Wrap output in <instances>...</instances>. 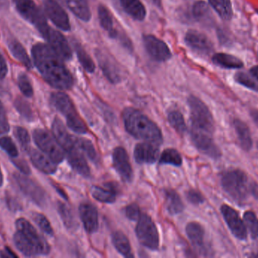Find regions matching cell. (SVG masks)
<instances>
[{
	"mask_svg": "<svg viewBox=\"0 0 258 258\" xmlns=\"http://www.w3.org/2000/svg\"><path fill=\"white\" fill-rule=\"evenodd\" d=\"M80 218L87 233H95L99 226L98 212L96 208L91 203H82L80 205Z\"/></svg>",
	"mask_w": 258,
	"mask_h": 258,
	"instance_id": "44dd1931",
	"label": "cell"
},
{
	"mask_svg": "<svg viewBox=\"0 0 258 258\" xmlns=\"http://www.w3.org/2000/svg\"><path fill=\"white\" fill-rule=\"evenodd\" d=\"M0 256L2 257H17L16 254H14L9 248H5V249L0 252Z\"/></svg>",
	"mask_w": 258,
	"mask_h": 258,
	"instance_id": "db71d44e",
	"label": "cell"
},
{
	"mask_svg": "<svg viewBox=\"0 0 258 258\" xmlns=\"http://www.w3.org/2000/svg\"><path fill=\"white\" fill-rule=\"evenodd\" d=\"M52 133L64 152H68L78 146L77 138L68 133L64 124L59 118H56L53 121Z\"/></svg>",
	"mask_w": 258,
	"mask_h": 258,
	"instance_id": "d6986e66",
	"label": "cell"
},
{
	"mask_svg": "<svg viewBox=\"0 0 258 258\" xmlns=\"http://www.w3.org/2000/svg\"><path fill=\"white\" fill-rule=\"evenodd\" d=\"M159 164L180 167L182 165V157L177 150L174 148H168L161 154Z\"/></svg>",
	"mask_w": 258,
	"mask_h": 258,
	"instance_id": "74e56055",
	"label": "cell"
},
{
	"mask_svg": "<svg viewBox=\"0 0 258 258\" xmlns=\"http://www.w3.org/2000/svg\"><path fill=\"white\" fill-rule=\"evenodd\" d=\"M212 62L217 66L225 69H241L244 64L241 59L227 53H217L212 57Z\"/></svg>",
	"mask_w": 258,
	"mask_h": 258,
	"instance_id": "d4e9b609",
	"label": "cell"
},
{
	"mask_svg": "<svg viewBox=\"0 0 258 258\" xmlns=\"http://www.w3.org/2000/svg\"><path fill=\"white\" fill-rule=\"evenodd\" d=\"M144 44L147 53L153 60L158 62H166L171 57V53L167 44L153 35L144 36Z\"/></svg>",
	"mask_w": 258,
	"mask_h": 258,
	"instance_id": "9a60e30c",
	"label": "cell"
},
{
	"mask_svg": "<svg viewBox=\"0 0 258 258\" xmlns=\"http://www.w3.org/2000/svg\"><path fill=\"white\" fill-rule=\"evenodd\" d=\"M18 12L24 19L33 24L41 34H43L49 26L45 16L33 0H13Z\"/></svg>",
	"mask_w": 258,
	"mask_h": 258,
	"instance_id": "9c48e42d",
	"label": "cell"
},
{
	"mask_svg": "<svg viewBox=\"0 0 258 258\" xmlns=\"http://www.w3.org/2000/svg\"><path fill=\"white\" fill-rule=\"evenodd\" d=\"M112 242L116 249L125 257H133L130 242L122 232L116 231L112 235Z\"/></svg>",
	"mask_w": 258,
	"mask_h": 258,
	"instance_id": "d6a6232c",
	"label": "cell"
},
{
	"mask_svg": "<svg viewBox=\"0 0 258 258\" xmlns=\"http://www.w3.org/2000/svg\"><path fill=\"white\" fill-rule=\"evenodd\" d=\"M35 65L44 80L60 90L71 89L74 78L63 62V59L46 44L37 43L32 48Z\"/></svg>",
	"mask_w": 258,
	"mask_h": 258,
	"instance_id": "6da1fadb",
	"label": "cell"
},
{
	"mask_svg": "<svg viewBox=\"0 0 258 258\" xmlns=\"http://www.w3.org/2000/svg\"><path fill=\"white\" fill-rule=\"evenodd\" d=\"M66 154L70 165L78 174H81L85 177L90 176V169H89V165L83 156V151L80 149L78 146L71 151H68Z\"/></svg>",
	"mask_w": 258,
	"mask_h": 258,
	"instance_id": "cb8c5ba5",
	"label": "cell"
},
{
	"mask_svg": "<svg viewBox=\"0 0 258 258\" xmlns=\"http://www.w3.org/2000/svg\"><path fill=\"white\" fill-rule=\"evenodd\" d=\"M233 126L236 130L240 146L245 151H250L252 147V139L248 126L239 119L234 120Z\"/></svg>",
	"mask_w": 258,
	"mask_h": 258,
	"instance_id": "4316f807",
	"label": "cell"
},
{
	"mask_svg": "<svg viewBox=\"0 0 258 258\" xmlns=\"http://www.w3.org/2000/svg\"><path fill=\"white\" fill-rule=\"evenodd\" d=\"M9 131V124L8 122L6 111L0 101V136L6 134Z\"/></svg>",
	"mask_w": 258,
	"mask_h": 258,
	"instance_id": "c3c4849f",
	"label": "cell"
},
{
	"mask_svg": "<svg viewBox=\"0 0 258 258\" xmlns=\"http://www.w3.org/2000/svg\"><path fill=\"white\" fill-rule=\"evenodd\" d=\"M3 174H2L1 169H0V187H1L2 185H3Z\"/></svg>",
	"mask_w": 258,
	"mask_h": 258,
	"instance_id": "680465c9",
	"label": "cell"
},
{
	"mask_svg": "<svg viewBox=\"0 0 258 258\" xmlns=\"http://www.w3.org/2000/svg\"><path fill=\"white\" fill-rule=\"evenodd\" d=\"M192 15L200 23L210 25L213 22V16L209 5L204 1H197L192 7Z\"/></svg>",
	"mask_w": 258,
	"mask_h": 258,
	"instance_id": "4dcf8cb0",
	"label": "cell"
},
{
	"mask_svg": "<svg viewBox=\"0 0 258 258\" xmlns=\"http://www.w3.org/2000/svg\"><path fill=\"white\" fill-rule=\"evenodd\" d=\"M190 136L194 145L203 154L214 159H219L221 157V150L215 144L212 138L213 135L196 131V130H190Z\"/></svg>",
	"mask_w": 258,
	"mask_h": 258,
	"instance_id": "8fae6325",
	"label": "cell"
},
{
	"mask_svg": "<svg viewBox=\"0 0 258 258\" xmlns=\"http://www.w3.org/2000/svg\"><path fill=\"white\" fill-rule=\"evenodd\" d=\"M74 45L76 53H77V57H78L82 66L84 68V69L87 72L93 73L95 70V65L89 55L86 53V50L82 46V45H80L78 42H76L74 44Z\"/></svg>",
	"mask_w": 258,
	"mask_h": 258,
	"instance_id": "8d00e7d4",
	"label": "cell"
},
{
	"mask_svg": "<svg viewBox=\"0 0 258 258\" xmlns=\"http://www.w3.org/2000/svg\"><path fill=\"white\" fill-rule=\"evenodd\" d=\"M52 106L66 118L67 124L73 131L79 134L87 133V127L76 110L72 100L64 92H57L51 94Z\"/></svg>",
	"mask_w": 258,
	"mask_h": 258,
	"instance_id": "5b68a950",
	"label": "cell"
},
{
	"mask_svg": "<svg viewBox=\"0 0 258 258\" xmlns=\"http://www.w3.org/2000/svg\"><path fill=\"white\" fill-rule=\"evenodd\" d=\"M32 218H33V220L35 221V223L37 224L38 227H39L44 233H46L48 236H53L54 231H53L52 227H51L49 221H48V219H47L43 215L39 213H33Z\"/></svg>",
	"mask_w": 258,
	"mask_h": 258,
	"instance_id": "7bdbcfd3",
	"label": "cell"
},
{
	"mask_svg": "<svg viewBox=\"0 0 258 258\" xmlns=\"http://www.w3.org/2000/svg\"><path fill=\"white\" fill-rule=\"evenodd\" d=\"M125 215L131 221H138L141 215L139 206L137 204H132L127 206L125 209Z\"/></svg>",
	"mask_w": 258,
	"mask_h": 258,
	"instance_id": "f907efd6",
	"label": "cell"
},
{
	"mask_svg": "<svg viewBox=\"0 0 258 258\" xmlns=\"http://www.w3.org/2000/svg\"><path fill=\"white\" fill-rule=\"evenodd\" d=\"M14 133L23 149L28 151L30 148V139L27 130L23 127H15Z\"/></svg>",
	"mask_w": 258,
	"mask_h": 258,
	"instance_id": "ee69618b",
	"label": "cell"
},
{
	"mask_svg": "<svg viewBox=\"0 0 258 258\" xmlns=\"http://www.w3.org/2000/svg\"><path fill=\"white\" fill-rule=\"evenodd\" d=\"M49 46L63 60L69 61L72 59V51L64 36L54 29L48 27L42 34Z\"/></svg>",
	"mask_w": 258,
	"mask_h": 258,
	"instance_id": "7c38bea8",
	"label": "cell"
},
{
	"mask_svg": "<svg viewBox=\"0 0 258 258\" xmlns=\"http://www.w3.org/2000/svg\"><path fill=\"white\" fill-rule=\"evenodd\" d=\"M244 221L252 237L258 239V219L255 214L252 212H245L244 215Z\"/></svg>",
	"mask_w": 258,
	"mask_h": 258,
	"instance_id": "b9f144b4",
	"label": "cell"
},
{
	"mask_svg": "<svg viewBox=\"0 0 258 258\" xmlns=\"http://www.w3.org/2000/svg\"><path fill=\"white\" fill-rule=\"evenodd\" d=\"M15 107H16L17 110L19 112V113L24 118L29 120L33 118V112L30 109V106H29L27 101H24L22 98H17L16 101H15Z\"/></svg>",
	"mask_w": 258,
	"mask_h": 258,
	"instance_id": "7dc6e473",
	"label": "cell"
},
{
	"mask_svg": "<svg viewBox=\"0 0 258 258\" xmlns=\"http://www.w3.org/2000/svg\"><path fill=\"white\" fill-rule=\"evenodd\" d=\"M221 184L226 193L236 202L242 204L251 194V183L248 176L240 170H233L224 173Z\"/></svg>",
	"mask_w": 258,
	"mask_h": 258,
	"instance_id": "277c9868",
	"label": "cell"
},
{
	"mask_svg": "<svg viewBox=\"0 0 258 258\" xmlns=\"http://www.w3.org/2000/svg\"><path fill=\"white\" fill-rule=\"evenodd\" d=\"M113 167L122 180L127 183L133 178V170L126 150L122 147L115 148L113 153Z\"/></svg>",
	"mask_w": 258,
	"mask_h": 258,
	"instance_id": "ac0fdd59",
	"label": "cell"
},
{
	"mask_svg": "<svg viewBox=\"0 0 258 258\" xmlns=\"http://www.w3.org/2000/svg\"><path fill=\"white\" fill-rule=\"evenodd\" d=\"M186 198L191 204H195V205L203 204L205 201L203 195L199 191L194 190V189L188 191L186 193Z\"/></svg>",
	"mask_w": 258,
	"mask_h": 258,
	"instance_id": "681fc988",
	"label": "cell"
},
{
	"mask_svg": "<svg viewBox=\"0 0 258 258\" xmlns=\"http://www.w3.org/2000/svg\"><path fill=\"white\" fill-rule=\"evenodd\" d=\"M77 145H78L80 149L85 153L88 156L89 159L94 162H98L99 159H98V153L94 147L93 144L91 141L88 139H80L77 138Z\"/></svg>",
	"mask_w": 258,
	"mask_h": 258,
	"instance_id": "60d3db41",
	"label": "cell"
},
{
	"mask_svg": "<svg viewBox=\"0 0 258 258\" xmlns=\"http://www.w3.org/2000/svg\"><path fill=\"white\" fill-rule=\"evenodd\" d=\"M18 84L21 92L25 96L31 97L33 95V87H32L31 83H30V79L24 73L18 76Z\"/></svg>",
	"mask_w": 258,
	"mask_h": 258,
	"instance_id": "f6af8a7d",
	"label": "cell"
},
{
	"mask_svg": "<svg viewBox=\"0 0 258 258\" xmlns=\"http://www.w3.org/2000/svg\"><path fill=\"white\" fill-rule=\"evenodd\" d=\"M234 80L236 83L251 90L258 92V84L257 82L254 80V77L252 75H249L245 72H237L234 76Z\"/></svg>",
	"mask_w": 258,
	"mask_h": 258,
	"instance_id": "ab89813d",
	"label": "cell"
},
{
	"mask_svg": "<svg viewBox=\"0 0 258 258\" xmlns=\"http://www.w3.org/2000/svg\"><path fill=\"white\" fill-rule=\"evenodd\" d=\"M15 225L17 230L14 235V242L22 254L28 257L49 254L50 246L48 242L30 222L24 218H20Z\"/></svg>",
	"mask_w": 258,
	"mask_h": 258,
	"instance_id": "7a4b0ae2",
	"label": "cell"
},
{
	"mask_svg": "<svg viewBox=\"0 0 258 258\" xmlns=\"http://www.w3.org/2000/svg\"><path fill=\"white\" fill-rule=\"evenodd\" d=\"M257 14H258V10H257Z\"/></svg>",
	"mask_w": 258,
	"mask_h": 258,
	"instance_id": "91938a15",
	"label": "cell"
},
{
	"mask_svg": "<svg viewBox=\"0 0 258 258\" xmlns=\"http://www.w3.org/2000/svg\"><path fill=\"white\" fill-rule=\"evenodd\" d=\"M209 2L222 19L225 21L231 20L233 11L230 0H209Z\"/></svg>",
	"mask_w": 258,
	"mask_h": 258,
	"instance_id": "836d02e7",
	"label": "cell"
},
{
	"mask_svg": "<svg viewBox=\"0 0 258 258\" xmlns=\"http://www.w3.org/2000/svg\"><path fill=\"white\" fill-rule=\"evenodd\" d=\"M135 231L138 240L146 248L150 250L159 248V233L156 224L148 215H141L138 220Z\"/></svg>",
	"mask_w": 258,
	"mask_h": 258,
	"instance_id": "ba28073f",
	"label": "cell"
},
{
	"mask_svg": "<svg viewBox=\"0 0 258 258\" xmlns=\"http://www.w3.org/2000/svg\"><path fill=\"white\" fill-rule=\"evenodd\" d=\"M15 180L21 190L36 204L42 207L46 204L45 191L34 181L19 174H15Z\"/></svg>",
	"mask_w": 258,
	"mask_h": 258,
	"instance_id": "4fadbf2b",
	"label": "cell"
},
{
	"mask_svg": "<svg viewBox=\"0 0 258 258\" xmlns=\"http://www.w3.org/2000/svg\"><path fill=\"white\" fill-rule=\"evenodd\" d=\"M221 212L232 233L237 239L245 240L248 236L246 226L237 212L227 204L221 206Z\"/></svg>",
	"mask_w": 258,
	"mask_h": 258,
	"instance_id": "5bb4252c",
	"label": "cell"
},
{
	"mask_svg": "<svg viewBox=\"0 0 258 258\" xmlns=\"http://www.w3.org/2000/svg\"><path fill=\"white\" fill-rule=\"evenodd\" d=\"M168 121L171 127L179 133L184 134L186 131V125L185 124L184 118L183 115L178 111H171L168 115Z\"/></svg>",
	"mask_w": 258,
	"mask_h": 258,
	"instance_id": "f35d334b",
	"label": "cell"
},
{
	"mask_svg": "<svg viewBox=\"0 0 258 258\" xmlns=\"http://www.w3.org/2000/svg\"><path fill=\"white\" fill-rule=\"evenodd\" d=\"M13 163L15 164V165L19 168L20 171H21V172L24 173V174H28L29 173H30V168H29L28 165H27V163L24 162V161L13 160Z\"/></svg>",
	"mask_w": 258,
	"mask_h": 258,
	"instance_id": "f5cc1de1",
	"label": "cell"
},
{
	"mask_svg": "<svg viewBox=\"0 0 258 258\" xmlns=\"http://www.w3.org/2000/svg\"><path fill=\"white\" fill-rule=\"evenodd\" d=\"M59 215H60L62 221L65 227L70 230H74L78 227L77 220L73 213L72 210L64 203L59 202L57 204Z\"/></svg>",
	"mask_w": 258,
	"mask_h": 258,
	"instance_id": "d590c367",
	"label": "cell"
},
{
	"mask_svg": "<svg viewBox=\"0 0 258 258\" xmlns=\"http://www.w3.org/2000/svg\"><path fill=\"white\" fill-rule=\"evenodd\" d=\"M0 147L6 151L11 157L16 158L18 156L16 145L14 143L11 138L8 136L0 138Z\"/></svg>",
	"mask_w": 258,
	"mask_h": 258,
	"instance_id": "bcb514c9",
	"label": "cell"
},
{
	"mask_svg": "<svg viewBox=\"0 0 258 258\" xmlns=\"http://www.w3.org/2000/svg\"><path fill=\"white\" fill-rule=\"evenodd\" d=\"M250 73L254 77V78H255L258 81V65L252 67L250 70Z\"/></svg>",
	"mask_w": 258,
	"mask_h": 258,
	"instance_id": "6f0895ef",
	"label": "cell"
},
{
	"mask_svg": "<svg viewBox=\"0 0 258 258\" xmlns=\"http://www.w3.org/2000/svg\"><path fill=\"white\" fill-rule=\"evenodd\" d=\"M186 233L195 249L203 255H207V248L205 243V230L199 223L191 222L186 227Z\"/></svg>",
	"mask_w": 258,
	"mask_h": 258,
	"instance_id": "7402d4cb",
	"label": "cell"
},
{
	"mask_svg": "<svg viewBox=\"0 0 258 258\" xmlns=\"http://www.w3.org/2000/svg\"><path fill=\"white\" fill-rule=\"evenodd\" d=\"M95 56L100 68L112 83H118L122 80V70L116 59L106 51L97 49Z\"/></svg>",
	"mask_w": 258,
	"mask_h": 258,
	"instance_id": "30bf717a",
	"label": "cell"
},
{
	"mask_svg": "<svg viewBox=\"0 0 258 258\" xmlns=\"http://www.w3.org/2000/svg\"><path fill=\"white\" fill-rule=\"evenodd\" d=\"M91 194L97 201L111 204L116 201L117 192L114 186L110 184L107 185L104 187L98 186H92L91 189Z\"/></svg>",
	"mask_w": 258,
	"mask_h": 258,
	"instance_id": "83f0119b",
	"label": "cell"
},
{
	"mask_svg": "<svg viewBox=\"0 0 258 258\" xmlns=\"http://www.w3.org/2000/svg\"><path fill=\"white\" fill-rule=\"evenodd\" d=\"M186 45L201 55H209L213 51L214 45L206 35L195 30H189L185 36Z\"/></svg>",
	"mask_w": 258,
	"mask_h": 258,
	"instance_id": "e0dca14e",
	"label": "cell"
},
{
	"mask_svg": "<svg viewBox=\"0 0 258 258\" xmlns=\"http://www.w3.org/2000/svg\"><path fill=\"white\" fill-rule=\"evenodd\" d=\"M159 145L151 142H143L135 146L134 156L138 164H153L159 157Z\"/></svg>",
	"mask_w": 258,
	"mask_h": 258,
	"instance_id": "ffe728a7",
	"label": "cell"
},
{
	"mask_svg": "<svg viewBox=\"0 0 258 258\" xmlns=\"http://www.w3.org/2000/svg\"><path fill=\"white\" fill-rule=\"evenodd\" d=\"M190 111L191 130L213 135L215 121L210 110L200 98L191 95L188 98Z\"/></svg>",
	"mask_w": 258,
	"mask_h": 258,
	"instance_id": "8992f818",
	"label": "cell"
},
{
	"mask_svg": "<svg viewBox=\"0 0 258 258\" xmlns=\"http://www.w3.org/2000/svg\"><path fill=\"white\" fill-rule=\"evenodd\" d=\"M9 49L12 56L23 64L24 66L27 67L28 69H31L33 68L31 61L27 55V51L24 49L21 43L18 41L12 40L9 43Z\"/></svg>",
	"mask_w": 258,
	"mask_h": 258,
	"instance_id": "e575fe53",
	"label": "cell"
},
{
	"mask_svg": "<svg viewBox=\"0 0 258 258\" xmlns=\"http://www.w3.org/2000/svg\"><path fill=\"white\" fill-rule=\"evenodd\" d=\"M44 9L54 25L64 31L71 30L69 17L56 0H44Z\"/></svg>",
	"mask_w": 258,
	"mask_h": 258,
	"instance_id": "2e32d148",
	"label": "cell"
},
{
	"mask_svg": "<svg viewBox=\"0 0 258 258\" xmlns=\"http://www.w3.org/2000/svg\"><path fill=\"white\" fill-rule=\"evenodd\" d=\"M33 135L36 145L46 156L52 159L56 164L63 162L64 151L49 132L44 129H37L34 130Z\"/></svg>",
	"mask_w": 258,
	"mask_h": 258,
	"instance_id": "52a82bcc",
	"label": "cell"
},
{
	"mask_svg": "<svg viewBox=\"0 0 258 258\" xmlns=\"http://www.w3.org/2000/svg\"><path fill=\"white\" fill-rule=\"evenodd\" d=\"M8 72L7 64L3 56L0 54V80H3L6 77Z\"/></svg>",
	"mask_w": 258,
	"mask_h": 258,
	"instance_id": "816d5d0a",
	"label": "cell"
},
{
	"mask_svg": "<svg viewBox=\"0 0 258 258\" xmlns=\"http://www.w3.org/2000/svg\"><path fill=\"white\" fill-rule=\"evenodd\" d=\"M120 5L125 13L137 21H144L147 15L145 7L140 0H120Z\"/></svg>",
	"mask_w": 258,
	"mask_h": 258,
	"instance_id": "484cf974",
	"label": "cell"
},
{
	"mask_svg": "<svg viewBox=\"0 0 258 258\" xmlns=\"http://www.w3.org/2000/svg\"><path fill=\"white\" fill-rule=\"evenodd\" d=\"M251 194L256 198L258 199V184L255 182H251Z\"/></svg>",
	"mask_w": 258,
	"mask_h": 258,
	"instance_id": "11a10c76",
	"label": "cell"
},
{
	"mask_svg": "<svg viewBox=\"0 0 258 258\" xmlns=\"http://www.w3.org/2000/svg\"><path fill=\"white\" fill-rule=\"evenodd\" d=\"M30 156L33 165L42 172L53 174L57 171V164L46 154L33 149L30 151Z\"/></svg>",
	"mask_w": 258,
	"mask_h": 258,
	"instance_id": "603a6c76",
	"label": "cell"
},
{
	"mask_svg": "<svg viewBox=\"0 0 258 258\" xmlns=\"http://www.w3.org/2000/svg\"><path fill=\"white\" fill-rule=\"evenodd\" d=\"M125 130L137 139L160 145L162 134L160 129L147 115L137 109L128 108L122 113Z\"/></svg>",
	"mask_w": 258,
	"mask_h": 258,
	"instance_id": "3957f363",
	"label": "cell"
},
{
	"mask_svg": "<svg viewBox=\"0 0 258 258\" xmlns=\"http://www.w3.org/2000/svg\"><path fill=\"white\" fill-rule=\"evenodd\" d=\"M250 115H251V118H252L253 121H254V122L255 123L256 125L258 127V110L253 109L250 112Z\"/></svg>",
	"mask_w": 258,
	"mask_h": 258,
	"instance_id": "9f6ffc18",
	"label": "cell"
},
{
	"mask_svg": "<svg viewBox=\"0 0 258 258\" xmlns=\"http://www.w3.org/2000/svg\"><path fill=\"white\" fill-rule=\"evenodd\" d=\"M70 10L82 21H89L91 18V11L87 0H64Z\"/></svg>",
	"mask_w": 258,
	"mask_h": 258,
	"instance_id": "f1b7e54d",
	"label": "cell"
},
{
	"mask_svg": "<svg viewBox=\"0 0 258 258\" xmlns=\"http://www.w3.org/2000/svg\"><path fill=\"white\" fill-rule=\"evenodd\" d=\"M98 17H99L100 24L103 29L109 33L110 37H116L118 33L113 26L114 24H113V17L106 6L100 5L98 7Z\"/></svg>",
	"mask_w": 258,
	"mask_h": 258,
	"instance_id": "1f68e13d",
	"label": "cell"
},
{
	"mask_svg": "<svg viewBox=\"0 0 258 258\" xmlns=\"http://www.w3.org/2000/svg\"><path fill=\"white\" fill-rule=\"evenodd\" d=\"M165 193V209L171 215L181 213L184 209L180 195L172 189H166Z\"/></svg>",
	"mask_w": 258,
	"mask_h": 258,
	"instance_id": "f546056e",
	"label": "cell"
}]
</instances>
